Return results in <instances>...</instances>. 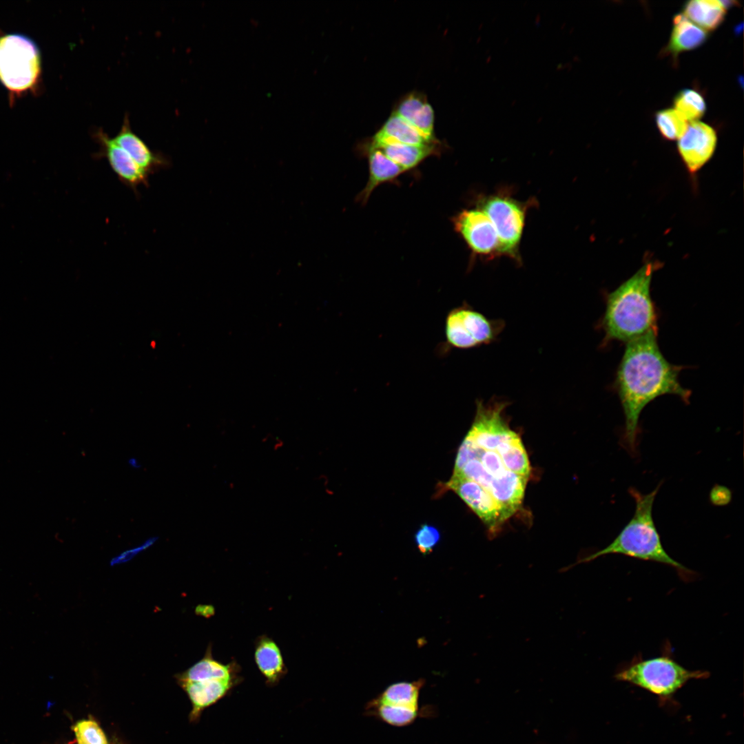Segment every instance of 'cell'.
<instances>
[{
  "label": "cell",
  "mask_w": 744,
  "mask_h": 744,
  "mask_svg": "<svg viewBox=\"0 0 744 744\" xmlns=\"http://www.w3.org/2000/svg\"><path fill=\"white\" fill-rule=\"evenodd\" d=\"M92 137L99 145V151L94 154V157L105 158L122 183L135 194L138 193V189L140 186H148L149 176L112 138L100 128L93 132Z\"/></svg>",
  "instance_id": "cell-12"
},
{
  "label": "cell",
  "mask_w": 744,
  "mask_h": 744,
  "mask_svg": "<svg viewBox=\"0 0 744 744\" xmlns=\"http://www.w3.org/2000/svg\"><path fill=\"white\" fill-rule=\"evenodd\" d=\"M424 684V679L392 683L366 703L364 714L397 727L410 725L422 717L433 716L435 707L420 705Z\"/></svg>",
  "instance_id": "cell-7"
},
{
  "label": "cell",
  "mask_w": 744,
  "mask_h": 744,
  "mask_svg": "<svg viewBox=\"0 0 744 744\" xmlns=\"http://www.w3.org/2000/svg\"><path fill=\"white\" fill-rule=\"evenodd\" d=\"M112 139L149 176L171 165L169 159L165 155L152 151L132 130L127 115L125 116L120 130Z\"/></svg>",
  "instance_id": "cell-14"
},
{
  "label": "cell",
  "mask_w": 744,
  "mask_h": 744,
  "mask_svg": "<svg viewBox=\"0 0 744 744\" xmlns=\"http://www.w3.org/2000/svg\"><path fill=\"white\" fill-rule=\"evenodd\" d=\"M683 14L696 25L713 30L723 21L726 10L716 0H692L686 2Z\"/></svg>",
  "instance_id": "cell-23"
},
{
  "label": "cell",
  "mask_w": 744,
  "mask_h": 744,
  "mask_svg": "<svg viewBox=\"0 0 744 744\" xmlns=\"http://www.w3.org/2000/svg\"><path fill=\"white\" fill-rule=\"evenodd\" d=\"M158 539V537H151L147 540H145L142 544L121 552L119 555L112 559V560L110 561V565L114 566L121 564L128 561H130L135 556H136L143 550L151 547L157 541Z\"/></svg>",
  "instance_id": "cell-28"
},
{
  "label": "cell",
  "mask_w": 744,
  "mask_h": 744,
  "mask_svg": "<svg viewBox=\"0 0 744 744\" xmlns=\"http://www.w3.org/2000/svg\"><path fill=\"white\" fill-rule=\"evenodd\" d=\"M254 657L265 683L269 687L276 685L287 674V668L278 645L265 634L255 639Z\"/></svg>",
  "instance_id": "cell-17"
},
{
  "label": "cell",
  "mask_w": 744,
  "mask_h": 744,
  "mask_svg": "<svg viewBox=\"0 0 744 744\" xmlns=\"http://www.w3.org/2000/svg\"><path fill=\"white\" fill-rule=\"evenodd\" d=\"M505 324L502 320H492L475 310L467 303L453 308L445 320L444 343L437 347L442 355L452 349H468L495 342Z\"/></svg>",
  "instance_id": "cell-9"
},
{
  "label": "cell",
  "mask_w": 744,
  "mask_h": 744,
  "mask_svg": "<svg viewBox=\"0 0 744 744\" xmlns=\"http://www.w3.org/2000/svg\"><path fill=\"white\" fill-rule=\"evenodd\" d=\"M710 672L690 670L672 656L670 644L665 645L662 654L643 659L634 657L629 663L619 668L614 678L626 682L657 696L661 703L672 700L674 694L692 679H704Z\"/></svg>",
  "instance_id": "cell-5"
},
{
  "label": "cell",
  "mask_w": 744,
  "mask_h": 744,
  "mask_svg": "<svg viewBox=\"0 0 744 744\" xmlns=\"http://www.w3.org/2000/svg\"><path fill=\"white\" fill-rule=\"evenodd\" d=\"M127 463L133 468L138 469L141 467V465L136 457L130 458Z\"/></svg>",
  "instance_id": "cell-30"
},
{
  "label": "cell",
  "mask_w": 744,
  "mask_h": 744,
  "mask_svg": "<svg viewBox=\"0 0 744 744\" xmlns=\"http://www.w3.org/2000/svg\"><path fill=\"white\" fill-rule=\"evenodd\" d=\"M369 179L364 188L358 194V201L365 204L373 191L380 185L395 180L406 172L397 164L389 159L378 148L369 146Z\"/></svg>",
  "instance_id": "cell-19"
},
{
  "label": "cell",
  "mask_w": 744,
  "mask_h": 744,
  "mask_svg": "<svg viewBox=\"0 0 744 744\" xmlns=\"http://www.w3.org/2000/svg\"><path fill=\"white\" fill-rule=\"evenodd\" d=\"M675 110L687 121H697L706 111V103L703 96L692 89L681 90L674 99Z\"/></svg>",
  "instance_id": "cell-24"
},
{
  "label": "cell",
  "mask_w": 744,
  "mask_h": 744,
  "mask_svg": "<svg viewBox=\"0 0 744 744\" xmlns=\"http://www.w3.org/2000/svg\"><path fill=\"white\" fill-rule=\"evenodd\" d=\"M682 366L670 363L660 351L657 331L626 342L618 366L615 387L625 416L621 445L634 455L643 409L657 397L675 395L689 403L691 391L682 386L679 374Z\"/></svg>",
  "instance_id": "cell-1"
},
{
  "label": "cell",
  "mask_w": 744,
  "mask_h": 744,
  "mask_svg": "<svg viewBox=\"0 0 744 744\" xmlns=\"http://www.w3.org/2000/svg\"><path fill=\"white\" fill-rule=\"evenodd\" d=\"M393 112L416 129L427 141L436 142L434 111L423 94L412 92L406 95Z\"/></svg>",
  "instance_id": "cell-16"
},
{
  "label": "cell",
  "mask_w": 744,
  "mask_h": 744,
  "mask_svg": "<svg viewBox=\"0 0 744 744\" xmlns=\"http://www.w3.org/2000/svg\"><path fill=\"white\" fill-rule=\"evenodd\" d=\"M454 229L475 256L491 259L499 256V240L488 216L480 209H465L453 218Z\"/></svg>",
  "instance_id": "cell-10"
},
{
  "label": "cell",
  "mask_w": 744,
  "mask_h": 744,
  "mask_svg": "<svg viewBox=\"0 0 744 744\" xmlns=\"http://www.w3.org/2000/svg\"><path fill=\"white\" fill-rule=\"evenodd\" d=\"M657 126L663 138L667 140H678L688 127L686 118L675 109L662 110L656 113Z\"/></svg>",
  "instance_id": "cell-25"
},
{
  "label": "cell",
  "mask_w": 744,
  "mask_h": 744,
  "mask_svg": "<svg viewBox=\"0 0 744 744\" xmlns=\"http://www.w3.org/2000/svg\"><path fill=\"white\" fill-rule=\"evenodd\" d=\"M214 610L212 606L206 605L198 606L196 609V612L197 614L205 617H210L211 614H214Z\"/></svg>",
  "instance_id": "cell-29"
},
{
  "label": "cell",
  "mask_w": 744,
  "mask_h": 744,
  "mask_svg": "<svg viewBox=\"0 0 744 744\" xmlns=\"http://www.w3.org/2000/svg\"><path fill=\"white\" fill-rule=\"evenodd\" d=\"M453 475L476 482L510 517L522 506L529 479L509 470L495 448L477 446L467 434L458 448Z\"/></svg>",
  "instance_id": "cell-4"
},
{
  "label": "cell",
  "mask_w": 744,
  "mask_h": 744,
  "mask_svg": "<svg viewBox=\"0 0 744 744\" xmlns=\"http://www.w3.org/2000/svg\"><path fill=\"white\" fill-rule=\"evenodd\" d=\"M532 204L534 202L519 201L503 191L477 198L476 207L488 216L496 229L499 240V256H507L517 262L521 261L519 245L527 211Z\"/></svg>",
  "instance_id": "cell-8"
},
{
  "label": "cell",
  "mask_w": 744,
  "mask_h": 744,
  "mask_svg": "<svg viewBox=\"0 0 744 744\" xmlns=\"http://www.w3.org/2000/svg\"><path fill=\"white\" fill-rule=\"evenodd\" d=\"M716 144L715 130L697 120L688 125L685 133L678 139L677 149L687 169L694 174L710 160Z\"/></svg>",
  "instance_id": "cell-13"
},
{
  "label": "cell",
  "mask_w": 744,
  "mask_h": 744,
  "mask_svg": "<svg viewBox=\"0 0 744 744\" xmlns=\"http://www.w3.org/2000/svg\"><path fill=\"white\" fill-rule=\"evenodd\" d=\"M444 486L455 492L479 517L490 538L495 537L511 517L488 492L471 479L453 475Z\"/></svg>",
  "instance_id": "cell-11"
},
{
  "label": "cell",
  "mask_w": 744,
  "mask_h": 744,
  "mask_svg": "<svg viewBox=\"0 0 744 744\" xmlns=\"http://www.w3.org/2000/svg\"><path fill=\"white\" fill-rule=\"evenodd\" d=\"M707 32L688 19L683 14L673 18V27L669 41L664 49L667 54L676 57L682 52L694 50L703 44Z\"/></svg>",
  "instance_id": "cell-20"
},
{
  "label": "cell",
  "mask_w": 744,
  "mask_h": 744,
  "mask_svg": "<svg viewBox=\"0 0 744 744\" xmlns=\"http://www.w3.org/2000/svg\"><path fill=\"white\" fill-rule=\"evenodd\" d=\"M192 703L190 719L196 721L202 712L229 694L242 681L210 679L198 681H178Z\"/></svg>",
  "instance_id": "cell-15"
},
{
  "label": "cell",
  "mask_w": 744,
  "mask_h": 744,
  "mask_svg": "<svg viewBox=\"0 0 744 744\" xmlns=\"http://www.w3.org/2000/svg\"><path fill=\"white\" fill-rule=\"evenodd\" d=\"M660 264L645 262L633 276L606 296L600 327L603 344L628 342L650 331H657V316L650 294L654 272Z\"/></svg>",
  "instance_id": "cell-2"
},
{
  "label": "cell",
  "mask_w": 744,
  "mask_h": 744,
  "mask_svg": "<svg viewBox=\"0 0 744 744\" xmlns=\"http://www.w3.org/2000/svg\"><path fill=\"white\" fill-rule=\"evenodd\" d=\"M370 146L381 150L405 171L415 168L426 158L435 154L438 149L437 143L424 145L388 143L378 146Z\"/></svg>",
  "instance_id": "cell-22"
},
{
  "label": "cell",
  "mask_w": 744,
  "mask_h": 744,
  "mask_svg": "<svg viewBox=\"0 0 744 744\" xmlns=\"http://www.w3.org/2000/svg\"><path fill=\"white\" fill-rule=\"evenodd\" d=\"M440 532L434 526L424 524L415 534V542L419 551L424 555L431 552L440 541Z\"/></svg>",
  "instance_id": "cell-27"
},
{
  "label": "cell",
  "mask_w": 744,
  "mask_h": 744,
  "mask_svg": "<svg viewBox=\"0 0 744 744\" xmlns=\"http://www.w3.org/2000/svg\"><path fill=\"white\" fill-rule=\"evenodd\" d=\"M41 63L38 45L28 36L20 33L0 36V83L12 96L38 87Z\"/></svg>",
  "instance_id": "cell-6"
},
{
  "label": "cell",
  "mask_w": 744,
  "mask_h": 744,
  "mask_svg": "<svg viewBox=\"0 0 744 744\" xmlns=\"http://www.w3.org/2000/svg\"><path fill=\"white\" fill-rule=\"evenodd\" d=\"M660 484L648 494L634 488L628 490L635 502L634 515L614 540L606 547L590 555L580 557L574 564L561 569L564 572L581 563L610 555L619 554L641 560L651 561L674 568L685 582L694 580L698 575L668 554L664 549L652 517L653 504Z\"/></svg>",
  "instance_id": "cell-3"
},
{
  "label": "cell",
  "mask_w": 744,
  "mask_h": 744,
  "mask_svg": "<svg viewBox=\"0 0 744 744\" xmlns=\"http://www.w3.org/2000/svg\"><path fill=\"white\" fill-rule=\"evenodd\" d=\"M73 730L78 744H108L104 732L94 721H79Z\"/></svg>",
  "instance_id": "cell-26"
},
{
  "label": "cell",
  "mask_w": 744,
  "mask_h": 744,
  "mask_svg": "<svg viewBox=\"0 0 744 744\" xmlns=\"http://www.w3.org/2000/svg\"><path fill=\"white\" fill-rule=\"evenodd\" d=\"M241 667L235 660L223 663L216 660L212 655L211 645L206 649L204 657L183 672L178 674V681H198L210 679L238 680L242 681L240 674Z\"/></svg>",
  "instance_id": "cell-18"
},
{
  "label": "cell",
  "mask_w": 744,
  "mask_h": 744,
  "mask_svg": "<svg viewBox=\"0 0 744 744\" xmlns=\"http://www.w3.org/2000/svg\"><path fill=\"white\" fill-rule=\"evenodd\" d=\"M388 143L424 145L437 142L427 141L412 125L393 112L373 136L370 145L378 146Z\"/></svg>",
  "instance_id": "cell-21"
}]
</instances>
